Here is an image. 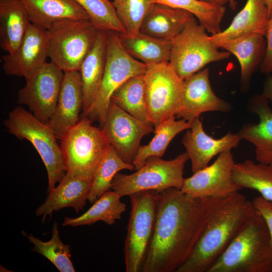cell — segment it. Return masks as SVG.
I'll return each mask as SVG.
<instances>
[{
  "label": "cell",
  "instance_id": "24",
  "mask_svg": "<svg viewBox=\"0 0 272 272\" xmlns=\"http://www.w3.org/2000/svg\"><path fill=\"white\" fill-rule=\"evenodd\" d=\"M107 51V31L100 30L79 70L83 90V112L92 102L101 82L106 63Z\"/></svg>",
  "mask_w": 272,
  "mask_h": 272
},
{
  "label": "cell",
  "instance_id": "20",
  "mask_svg": "<svg viewBox=\"0 0 272 272\" xmlns=\"http://www.w3.org/2000/svg\"><path fill=\"white\" fill-rule=\"evenodd\" d=\"M92 180L66 173L53 189L43 203L36 210L37 216H42L44 222L46 216L51 217L53 212L64 208H72L77 213L82 211L86 204Z\"/></svg>",
  "mask_w": 272,
  "mask_h": 272
},
{
  "label": "cell",
  "instance_id": "15",
  "mask_svg": "<svg viewBox=\"0 0 272 272\" xmlns=\"http://www.w3.org/2000/svg\"><path fill=\"white\" fill-rule=\"evenodd\" d=\"M48 57L46 29L30 23L16 50L2 56V66L6 75L26 79L40 69Z\"/></svg>",
  "mask_w": 272,
  "mask_h": 272
},
{
  "label": "cell",
  "instance_id": "8",
  "mask_svg": "<svg viewBox=\"0 0 272 272\" xmlns=\"http://www.w3.org/2000/svg\"><path fill=\"white\" fill-rule=\"evenodd\" d=\"M208 33L194 16L171 41L169 63L183 80L208 64L230 57L231 53L220 50Z\"/></svg>",
  "mask_w": 272,
  "mask_h": 272
},
{
  "label": "cell",
  "instance_id": "13",
  "mask_svg": "<svg viewBox=\"0 0 272 272\" xmlns=\"http://www.w3.org/2000/svg\"><path fill=\"white\" fill-rule=\"evenodd\" d=\"M231 151L222 152L212 164L184 178L181 191L196 198L225 197L239 192L242 188L233 179L235 163Z\"/></svg>",
  "mask_w": 272,
  "mask_h": 272
},
{
  "label": "cell",
  "instance_id": "31",
  "mask_svg": "<svg viewBox=\"0 0 272 272\" xmlns=\"http://www.w3.org/2000/svg\"><path fill=\"white\" fill-rule=\"evenodd\" d=\"M111 101L135 118L150 123L147 106L144 74L132 77L125 81L114 92Z\"/></svg>",
  "mask_w": 272,
  "mask_h": 272
},
{
  "label": "cell",
  "instance_id": "36",
  "mask_svg": "<svg viewBox=\"0 0 272 272\" xmlns=\"http://www.w3.org/2000/svg\"><path fill=\"white\" fill-rule=\"evenodd\" d=\"M112 4L125 34L130 37L140 32L145 17L154 4L152 0H113Z\"/></svg>",
  "mask_w": 272,
  "mask_h": 272
},
{
  "label": "cell",
  "instance_id": "42",
  "mask_svg": "<svg viewBox=\"0 0 272 272\" xmlns=\"http://www.w3.org/2000/svg\"><path fill=\"white\" fill-rule=\"evenodd\" d=\"M236 1L235 0H231V6L230 8L232 9L233 10H234L236 8Z\"/></svg>",
  "mask_w": 272,
  "mask_h": 272
},
{
  "label": "cell",
  "instance_id": "39",
  "mask_svg": "<svg viewBox=\"0 0 272 272\" xmlns=\"http://www.w3.org/2000/svg\"><path fill=\"white\" fill-rule=\"evenodd\" d=\"M262 96L272 102V75H269L265 81Z\"/></svg>",
  "mask_w": 272,
  "mask_h": 272
},
{
  "label": "cell",
  "instance_id": "21",
  "mask_svg": "<svg viewBox=\"0 0 272 272\" xmlns=\"http://www.w3.org/2000/svg\"><path fill=\"white\" fill-rule=\"evenodd\" d=\"M215 45L237 58L240 65V87L246 93L250 87L251 77L262 62L265 55L264 35L251 34L216 43Z\"/></svg>",
  "mask_w": 272,
  "mask_h": 272
},
{
  "label": "cell",
  "instance_id": "43",
  "mask_svg": "<svg viewBox=\"0 0 272 272\" xmlns=\"http://www.w3.org/2000/svg\"><path fill=\"white\" fill-rule=\"evenodd\" d=\"M271 167L272 168V161L271 162V163L269 164Z\"/></svg>",
  "mask_w": 272,
  "mask_h": 272
},
{
  "label": "cell",
  "instance_id": "40",
  "mask_svg": "<svg viewBox=\"0 0 272 272\" xmlns=\"http://www.w3.org/2000/svg\"><path fill=\"white\" fill-rule=\"evenodd\" d=\"M202 1H204L208 3H211L213 4L223 5V6H224L225 4L229 3L230 7L231 6V0H202Z\"/></svg>",
  "mask_w": 272,
  "mask_h": 272
},
{
  "label": "cell",
  "instance_id": "6",
  "mask_svg": "<svg viewBox=\"0 0 272 272\" xmlns=\"http://www.w3.org/2000/svg\"><path fill=\"white\" fill-rule=\"evenodd\" d=\"M4 125L9 133L19 140L26 139L34 147L47 171L48 192L66 174L60 146L47 124L21 106L13 109Z\"/></svg>",
  "mask_w": 272,
  "mask_h": 272
},
{
  "label": "cell",
  "instance_id": "9",
  "mask_svg": "<svg viewBox=\"0 0 272 272\" xmlns=\"http://www.w3.org/2000/svg\"><path fill=\"white\" fill-rule=\"evenodd\" d=\"M158 191L144 190L129 195L130 213L124 242L126 272H140L154 232Z\"/></svg>",
  "mask_w": 272,
  "mask_h": 272
},
{
  "label": "cell",
  "instance_id": "23",
  "mask_svg": "<svg viewBox=\"0 0 272 272\" xmlns=\"http://www.w3.org/2000/svg\"><path fill=\"white\" fill-rule=\"evenodd\" d=\"M194 16L185 10L154 4L145 17L140 32L155 38L171 41Z\"/></svg>",
  "mask_w": 272,
  "mask_h": 272
},
{
  "label": "cell",
  "instance_id": "30",
  "mask_svg": "<svg viewBox=\"0 0 272 272\" xmlns=\"http://www.w3.org/2000/svg\"><path fill=\"white\" fill-rule=\"evenodd\" d=\"M233 179L242 188L256 190L264 198L272 201V168L269 164L251 160L235 163Z\"/></svg>",
  "mask_w": 272,
  "mask_h": 272
},
{
  "label": "cell",
  "instance_id": "28",
  "mask_svg": "<svg viewBox=\"0 0 272 272\" xmlns=\"http://www.w3.org/2000/svg\"><path fill=\"white\" fill-rule=\"evenodd\" d=\"M121 197L115 191L108 190L82 215L76 218L65 217L62 225L75 227L91 225L99 221L112 225L121 219L126 209V205L121 201Z\"/></svg>",
  "mask_w": 272,
  "mask_h": 272
},
{
  "label": "cell",
  "instance_id": "41",
  "mask_svg": "<svg viewBox=\"0 0 272 272\" xmlns=\"http://www.w3.org/2000/svg\"><path fill=\"white\" fill-rule=\"evenodd\" d=\"M264 2L268 8V12L270 15L272 12V0H264Z\"/></svg>",
  "mask_w": 272,
  "mask_h": 272
},
{
  "label": "cell",
  "instance_id": "34",
  "mask_svg": "<svg viewBox=\"0 0 272 272\" xmlns=\"http://www.w3.org/2000/svg\"><path fill=\"white\" fill-rule=\"evenodd\" d=\"M23 234L30 242L34 245L32 250L48 259L60 272H74L75 268L71 260L70 245L61 241L58 225L54 222L52 228V237L48 241H43L32 234Z\"/></svg>",
  "mask_w": 272,
  "mask_h": 272
},
{
  "label": "cell",
  "instance_id": "4",
  "mask_svg": "<svg viewBox=\"0 0 272 272\" xmlns=\"http://www.w3.org/2000/svg\"><path fill=\"white\" fill-rule=\"evenodd\" d=\"M82 117L60 139V148L66 172L92 180L110 144L102 129Z\"/></svg>",
  "mask_w": 272,
  "mask_h": 272
},
{
  "label": "cell",
  "instance_id": "2",
  "mask_svg": "<svg viewBox=\"0 0 272 272\" xmlns=\"http://www.w3.org/2000/svg\"><path fill=\"white\" fill-rule=\"evenodd\" d=\"M254 209L252 201L239 192L214 197L206 227L190 257L176 272H208Z\"/></svg>",
  "mask_w": 272,
  "mask_h": 272
},
{
  "label": "cell",
  "instance_id": "12",
  "mask_svg": "<svg viewBox=\"0 0 272 272\" xmlns=\"http://www.w3.org/2000/svg\"><path fill=\"white\" fill-rule=\"evenodd\" d=\"M64 72L52 62L26 79L18 93V103L29 107L39 120L47 124L58 101Z\"/></svg>",
  "mask_w": 272,
  "mask_h": 272
},
{
  "label": "cell",
  "instance_id": "27",
  "mask_svg": "<svg viewBox=\"0 0 272 272\" xmlns=\"http://www.w3.org/2000/svg\"><path fill=\"white\" fill-rule=\"evenodd\" d=\"M118 35L127 53L146 65L169 62L171 41L155 38L141 32L133 37L125 34Z\"/></svg>",
  "mask_w": 272,
  "mask_h": 272
},
{
  "label": "cell",
  "instance_id": "29",
  "mask_svg": "<svg viewBox=\"0 0 272 272\" xmlns=\"http://www.w3.org/2000/svg\"><path fill=\"white\" fill-rule=\"evenodd\" d=\"M172 116L163 121L154 128L155 135L147 145L141 146L132 164L134 170L143 167L151 157H161L173 138L182 131L189 129L192 122L183 119L176 120Z\"/></svg>",
  "mask_w": 272,
  "mask_h": 272
},
{
  "label": "cell",
  "instance_id": "7",
  "mask_svg": "<svg viewBox=\"0 0 272 272\" xmlns=\"http://www.w3.org/2000/svg\"><path fill=\"white\" fill-rule=\"evenodd\" d=\"M46 30L51 62L65 72L79 71L100 30L88 19H65Z\"/></svg>",
  "mask_w": 272,
  "mask_h": 272
},
{
  "label": "cell",
  "instance_id": "25",
  "mask_svg": "<svg viewBox=\"0 0 272 272\" xmlns=\"http://www.w3.org/2000/svg\"><path fill=\"white\" fill-rule=\"evenodd\" d=\"M22 1L30 22L46 30L63 19L90 20L87 13L75 0Z\"/></svg>",
  "mask_w": 272,
  "mask_h": 272
},
{
  "label": "cell",
  "instance_id": "32",
  "mask_svg": "<svg viewBox=\"0 0 272 272\" xmlns=\"http://www.w3.org/2000/svg\"><path fill=\"white\" fill-rule=\"evenodd\" d=\"M152 1L154 4L165 5L190 12L211 35H214L221 31V23L226 13V8L223 5L208 3L202 0Z\"/></svg>",
  "mask_w": 272,
  "mask_h": 272
},
{
  "label": "cell",
  "instance_id": "33",
  "mask_svg": "<svg viewBox=\"0 0 272 272\" xmlns=\"http://www.w3.org/2000/svg\"><path fill=\"white\" fill-rule=\"evenodd\" d=\"M133 170V164L124 161L114 148L110 145L105 156L97 169L87 196V200L93 203L105 192L110 190L115 174L122 170Z\"/></svg>",
  "mask_w": 272,
  "mask_h": 272
},
{
  "label": "cell",
  "instance_id": "35",
  "mask_svg": "<svg viewBox=\"0 0 272 272\" xmlns=\"http://www.w3.org/2000/svg\"><path fill=\"white\" fill-rule=\"evenodd\" d=\"M88 14L90 20L99 30L126 34L112 2L109 0H75Z\"/></svg>",
  "mask_w": 272,
  "mask_h": 272
},
{
  "label": "cell",
  "instance_id": "14",
  "mask_svg": "<svg viewBox=\"0 0 272 272\" xmlns=\"http://www.w3.org/2000/svg\"><path fill=\"white\" fill-rule=\"evenodd\" d=\"M153 126L135 118L111 101L102 129L119 157L132 164L142 139L154 132Z\"/></svg>",
  "mask_w": 272,
  "mask_h": 272
},
{
  "label": "cell",
  "instance_id": "26",
  "mask_svg": "<svg viewBox=\"0 0 272 272\" xmlns=\"http://www.w3.org/2000/svg\"><path fill=\"white\" fill-rule=\"evenodd\" d=\"M29 17L22 0H0V47L8 53L20 45Z\"/></svg>",
  "mask_w": 272,
  "mask_h": 272
},
{
  "label": "cell",
  "instance_id": "5",
  "mask_svg": "<svg viewBox=\"0 0 272 272\" xmlns=\"http://www.w3.org/2000/svg\"><path fill=\"white\" fill-rule=\"evenodd\" d=\"M147 65L132 57L123 47L118 33L107 31L106 63L96 94L82 117L103 125L114 92L129 78L144 74Z\"/></svg>",
  "mask_w": 272,
  "mask_h": 272
},
{
  "label": "cell",
  "instance_id": "10",
  "mask_svg": "<svg viewBox=\"0 0 272 272\" xmlns=\"http://www.w3.org/2000/svg\"><path fill=\"white\" fill-rule=\"evenodd\" d=\"M189 159L186 152L171 160L151 157L133 173H117L112 181L110 190L122 197L144 190L159 191L170 187L180 189L184 180V168Z\"/></svg>",
  "mask_w": 272,
  "mask_h": 272
},
{
  "label": "cell",
  "instance_id": "1",
  "mask_svg": "<svg viewBox=\"0 0 272 272\" xmlns=\"http://www.w3.org/2000/svg\"><path fill=\"white\" fill-rule=\"evenodd\" d=\"M214 197L196 198L170 187L158 191L155 228L142 272H176L191 254Z\"/></svg>",
  "mask_w": 272,
  "mask_h": 272
},
{
  "label": "cell",
  "instance_id": "38",
  "mask_svg": "<svg viewBox=\"0 0 272 272\" xmlns=\"http://www.w3.org/2000/svg\"><path fill=\"white\" fill-rule=\"evenodd\" d=\"M252 202L263 217L269 231L272 247V201L261 196L254 197Z\"/></svg>",
  "mask_w": 272,
  "mask_h": 272
},
{
  "label": "cell",
  "instance_id": "18",
  "mask_svg": "<svg viewBox=\"0 0 272 272\" xmlns=\"http://www.w3.org/2000/svg\"><path fill=\"white\" fill-rule=\"evenodd\" d=\"M83 90L79 71L64 72L55 110L47 124L57 139H60L80 121L83 109Z\"/></svg>",
  "mask_w": 272,
  "mask_h": 272
},
{
  "label": "cell",
  "instance_id": "22",
  "mask_svg": "<svg viewBox=\"0 0 272 272\" xmlns=\"http://www.w3.org/2000/svg\"><path fill=\"white\" fill-rule=\"evenodd\" d=\"M264 0H247L230 25L210 38L215 44L251 34L264 35L270 18Z\"/></svg>",
  "mask_w": 272,
  "mask_h": 272
},
{
  "label": "cell",
  "instance_id": "17",
  "mask_svg": "<svg viewBox=\"0 0 272 272\" xmlns=\"http://www.w3.org/2000/svg\"><path fill=\"white\" fill-rule=\"evenodd\" d=\"M241 140L238 133L230 131L220 139L212 138L204 131L198 117L192 121L191 127L183 135L182 143L191 161L193 173L208 166L215 156L238 147Z\"/></svg>",
  "mask_w": 272,
  "mask_h": 272
},
{
  "label": "cell",
  "instance_id": "11",
  "mask_svg": "<svg viewBox=\"0 0 272 272\" xmlns=\"http://www.w3.org/2000/svg\"><path fill=\"white\" fill-rule=\"evenodd\" d=\"M148 114L154 127L179 111L184 80L169 62L147 65L144 73Z\"/></svg>",
  "mask_w": 272,
  "mask_h": 272
},
{
  "label": "cell",
  "instance_id": "19",
  "mask_svg": "<svg viewBox=\"0 0 272 272\" xmlns=\"http://www.w3.org/2000/svg\"><path fill=\"white\" fill-rule=\"evenodd\" d=\"M268 103L261 94L252 96L247 108L258 116L259 121L257 124H244L237 133L241 140L255 146L256 160L266 164L272 161V109Z\"/></svg>",
  "mask_w": 272,
  "mask_h": 272
},
{
  "label": "cell",
  "instance_id": "3",
  "mask_svg": "<svg viewBox=\"0 0 272 272\" xmlns=\"http://www.w3.org/2000/svg\"><path fill=\"white\" fill-rule=\"evenodd\" d=\"M208 272H272L269 231L255 208Z\"/></svg>",
  "mask_w": 272,
  "mask_h": 272
},
{
  "label": "cell",
  "instance_id": "37",
  "mask_svg": "<svg viewBox=\"0 0 272 272\" xmlns=\"http://www.w3.org/2000/svg\"><path fill=\"white\" fill-rule=\"evenodd\" d=\"M264 36L266 38V50L263 59L259 69L263 74L272 72V12L266 28Z\"/></svg>",
  "mask_w": 272,
  "mask_h": 272
},
{
  "label": "cell",
  "instance_id": "16",
  "mask_svg": "<svg viewBox=\"0 0 272 272\" xmlns=\"http://www.w3.org/2000/svg\"><path fill=\"white\" fill-rule=\"evenodd\" d=\"M232 109L229 103L217 96L212 90L209 69L206 67L184 80L182 104L176 117L192 122L204 112H229Z\"/></svg>",
  "mask_w": 272,
  "mask_h": 272
}]
</instances>
